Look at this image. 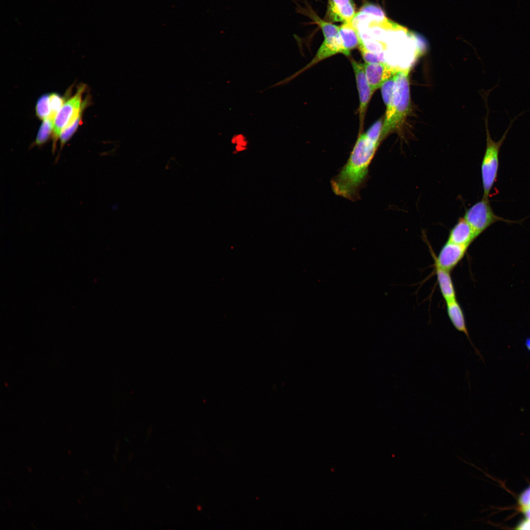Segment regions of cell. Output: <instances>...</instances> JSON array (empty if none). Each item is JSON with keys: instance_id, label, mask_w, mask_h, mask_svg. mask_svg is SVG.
Masks as SVG:
<instances>
[{"instance_id": "obj_1", "label": "cell", "mask_w": 530, "mask_h": 530, "mask_svg": "<svg viewBox=\"0 0 530 530\" xmlns=\"http://www.w3.org/2000/svg\"><path fill=\"white\" fill-rule=\"evenodd\" d=\"M410 67L401 69L396 75L394 93L390 106L386 107L381 132V139L399 131L411 109L409 74Z\"/></svg>"}, {"instance_id": "obj_2", "label": "cell", "mask_w": 530, "mask_h": 530, "mask_svg": "<svg viewBox=\"0 0 530 530\" xmlns=\"http://www.w3.org/2000/svg\"><path fill=\"white\" fill-rule=\"evenodd\" d=\"M487 114L485 118L486 134V148L481 164V176L483 190V197L489 198L490 192L497 181L499 168V154L501 146L506 138V136L513 124L518 118L523 115L525 111L519 114L510 120V123L501 138L497 141L491 137L488 128L489 108L487 104Z\"/></svg>"}, {"instance_id": "obj_3", "label": "cell", "mask_w": 530, "mask_h": 530, "mask_svg": "<svg viewBox=\"0 0 530 530\" xmlns=\"http://www.w3.org/2000/svg\"><path fill=\"white\" fill-rule=\"evenodd\" d=\"M320 27L324 36V40L312 60L304 67L291 76L278 82L276 86L288 83L294 78L319 62L337 53L346 55L339 32V26L325 22L320 19L314 18Z\"/></svg>"}, {"instance_id": "obj_4", "label": "cell", "mask_w": 530, "mask_h": 530, "mask_svg": "<svg viewBox=\"0 0 530 530\" xmlns=\"http://www.w3.org/2000/svg\"><path fill=\"white\" fill-rule=\"evenodd\" d=\"M463 218L477 237L497 222L517 223L522 221L510 220L496 215L493 211L489 198L484 197L467 209Z\"/></svg>"}, {"instance_id": "obj_5", "label": "cell", "mask_w": 530, "mask_h": 530, "mask_svg": "<svg viewBox=\"0 0 530 530\" xmlns=\"http://www.w3.org/2000/svg\"><path fill=\"white\" fill-rule=\"evenodd\" d=\"M84 86L79 87L76 94L65 102L55 117L53 131V142L56 143L61 132L72 125L82 113L84 104L82 95Z\"/></svg>"}, {"instance_id": "obj_6", "label": "cell", "mask_w": 530, "mask_h": 530, "mask_svg": "<svg viewBox=\"0 0 530 530\" xmlns=\"http://www.w3.org/2000/svg\"><path fill=\"white\" fill-rule=\"evenodd\" d=\"M469 247L447 240L436 256L431 248L430 252L434 264L451 272L464 258Z\"/></svg>"}, {"instance_id": "obj_7", "label": "cell", "mask_w": 530, "mask_h": 530, "mask_svg": "<svg viewBox=\"0 0 530 530\" xmlns=\"http://www.w3.org/2000/svg\"><path fill=\"white\" fill-rule=\"evenodd\" d=\"M351 63L354 72L359 97V133H360L362 132L369 103L374 93L372 91L366 77L363 64L359 63L353 59L351 60Z\"/></svg>"}, {"instance_id": "obj_8", "label": "cell", "mask_w": 530, "mask_h": 530, "mask_svg": "<svg viewBox=\"0 0 530 530\" xmlns=\"http://www.w3.org/2000/svg\"><path fill=\"white\" fill-rule=\"evenodd\" d=\"M363 65L366 77L373 93L380 88L387 80L402 69L391 66L383 61L373 63H365Z\"/></svg>"}, {"instance_id": "obj_9", "label": "cell", "mask_w": 530, "mask_h": 530, "mask_svg": "<svg viewBox=\"0 0 530 530\" xmlns=\"http://www.w3.org/2000/svg\"><path fill=\"white\" fill-rule=\"evenodd\" d=\"M448 316L454 328L465 334L475 352L482 360L483 357L472 342L467 327L463 310L457 299L446 302Z\"/></svg>"}, {"instance_id": "obj_10", "label": "cell", "mask_w": 530, "mask_h": 530, "mask_svg": "<svg viewBox=\"0 0 530 530\" xmlns=\"http://www.w3.org/2000/svg\"><path fill=\"white\" fill-rule=\"evenodd\" d=\"M328 15L333 22H351L356 13L352 0H329Z\"/></svg>"}, {"instance_id": "obj_11", "label": "cell", "mask_w": 530, "mask_h": 530, "mask_svg": "<svg viewBox=\"0 0 530 530\" xmlns=\"http://www.w3.org/2000/svg\"><path fill=\"white\" fill-rule=\"evenodd\" d=\"M477 237L469 224L463 217H461L450 231L447 240L469 247Z\"/></svg>"}, {"instance_id": "obj_12", "label": "cell", "mask_w": 530, "mask_h": 530, "mask_svg": "<svg viewBox=\"0 0 530 530\" xmlns=\"http://www.w3.org/2000/svg\"><path fill=\"white\" fill-rule=\"evenodd\" d=\"M441 293L445 302L456 299V293L450 272L434 264Z\"/></svg>"}, {"instance_id": "obj_13", "label": "cell", "mask_w": 530, "mask_h": 530, "mask_svg": "<svg viewBox=\"0 0 530 530\" xmlns=\"http://www.w3.org/2000/svg\"><path fill=\"white\" fill-rule=\"evenodd\" d=\"M339 32L346 55H350V51L358 47L360 36L352 21L344 23L339 27Z\"/></svg>"}, {"instance_id": "obj_14", "label": "cell", "mask_w": 530, "mask_h": 530, "mask_svg": "<svg viewBox=\"0 0 530 530\" xmlns=\"http://www.w3.org/2000/svg\"><path fill=\"white\" fill-rule=\"evenodd\" d=\"M54 121L48 118L43 120L35 140L36 145H42L49 138L51 133H53Z\"/></svg>"}, {"instance_id": "obj_15", "label": "cell", "mask_w": 530, "mask_h": 530, "mask_svg": "<svg viewBox=\"0 0 530 530\" xmlns=\"http://www.w3.org/2000/svg\"><path fill=\"white\" fill-rule=\"evenodd\" d=\"M49 96L48 94L42 95L38 100L36 106V114L43 120L49 118L51 113Z\"/></svg>"}, {"instance_id": "obj_16", "label": "cell", "mask_w": 530, "mask_h": 530, "mask_svg": "<svg viewBox=\"0 0 530 530\" xmlns=\"http://www.w3.org/2000/svg\"><path fill=\"white\" fill-rule=\"evenodd\" d=\"M49 102L51 113L49 118L54 121L56 116L64 103V100L59 94L52 93L49 96Z\"/></svg>"}, {"instance_id": "obj_17", "label": "cell", "mask_w": 530, "mask_h": 530, "mask_svg": "<svg viewBox=\"0 0 530 530\" xmlns=\"http://www.w3.org/2000/svg\"><path fill=\"white\" fill-rule=\"evenodd\" d=\"M358 48L365 63H373L382 61L380 60L377 54L371 51L366 47L360 37Z\"/></svg>"}, {"instance_id": "obj_18", "label": "cell", "mask_w": 530, "mask_h": 530, "mask_svg": "<svg viewBox=\"0 0 530 530\" xmlns=\"http://www.w3.org/2000/svg\"><path fill=\"white\" fill-rule=\"evenodd\" d=\"M81 115L72 125L63 129L60 133L59 138L61 147H62L66 143L77 130L81 121Z\"/></svg>"}, {"instance_id": "obj_19", "label": "cell", "mask_w": 530, "mask_h": 530, "mask_svg": "<svg viewBox=\"0 0 530 530\" xmlns=\"http://www.w3.org/2000/svg\"><path fill=\"white\" fill-rule=\"evenodd\" d=\"M519 503L522 510L530 507V486L527 488L519 497Z\"/></svg>"}, {"instance_id": "obj_20", "label": "cell", "mask_w": 530, "mask_h": 530, "mask_svg": "<svg viewBox=\"0 0 530 530\" xmlns=\"http://www.w3.org/2000/svg\"><path fill=\"white\" fill-rule=\"evenodd\" d=\"M525 344L527 349L530 351V337L526 339Z\"/></svg>"}]
</instances>
